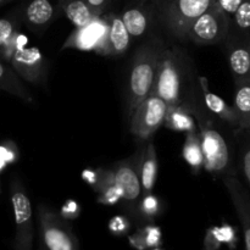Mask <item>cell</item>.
I'll use <instances>...</instances> for the list:
<instances>
[{
    "label": "cell",
    "mask_w": 250,
    "mask_h": 250,
    "mask_svg": "<svg viewBox=\"0 0 250 250\" xmlns=\"http://www.w3.org/2000/svg\"><path fill=\"white\" fill-rule=\"evenodd\" d=\"M161 50L153 45H144L136 53L128 76L127 87V117L150 94L155 80L156 66Z\"/></svg>",
    "instance_id": "obj_1"
},
{
    "label": "cell",
    "mask_w": 250,
    "mask_h": 250,
    "mask_svg": "<svg viewBox=\"0 0 250 250\" xmlns=\"http://www.w3.org/2000/svg\"><path fill=\"white\" fill-rule=\"evenodd\" d=\"M185 82V61L177 49L161 50L156 66L155 80L151 92L167 103L168 106L182 104Z\"/></svg>",
    "instance_id": "obj_2"
},
{
    "label": "cell",
    "mask_w": 250,
    "mask_h": 250,
    "mask_svg": "<svg viewBox=\"0 0 250 250\" xmlns=\"http://www.w3.org/2000/svg\"><path fill=\"white\" fill-rule=\"evenodd\" d=\"M204 154V168L212 175H224L231 165V151L225 137L209 119L199 111H193Z\"/></svg>",
    "instance_id": "obj_3"
},
{
    "label": "cell",
    "mask_w": 250,
    "mask_h": 250,
    "mask_svg": "<svg viewBox=\"0 0 250 250\" xmlns=\"http://www.w3.org/2000/svg\"><path fill=\"white\" fill-rule=\"evenodd\" d=\"M155 4L159 19L171 33L185 39L189 24L217 2L216 0H155Z\"/></svg>",
    "instance_id": "obj_4"
},
{
    "label": "cell",
    "mask_w": 250,
    "mask_h": 250,
    "mask_svg": "<svg viewBox=\"0 0 250 250\" xmlns=\"http://www.w3.org/2000/svg\"><path fill=\"white\" fill-rule=\"evenodd\" d=\"M38 222L44 250H80V243L72 227L46 204L38 205Z\"/></svg>",
    "instance_id": "obj_5"
},
{
    "label": "cell",
    "mask_w": 250,
    "mask_h": 250,
    "mask_svg": "<svg viewBox=\"0 0 250 250\" xmlns=\"http://www.w3.org/2000/svg\"><path fill=\"white\" fill-rule=\"evenodd\" d=\"M229 29V19L215 5L194 20L186 31L185 39L199 45H211L225 42Z\"/></svg>",
    "instance_id": "obj_6"
},
{
    "label": "cell",
    "mask_w": 250,
    "mask_h": 250,
    "mask_svg": "<svg viewBox=\"0 0 250 250\" xmlns=\"http://www.w3.org/2000/svg\"><path fill=\"white\" fill-rule=\"evenodd\" d=\"M11 203L16 225L14 249L33 250V211L31 200L26 194L23 186L19 181H14L11 185Z\"/></svg>",
    "instance_id": "obj_7"
},
{
    "label": "cell",
    "mask_w": 250,
    "mask_h": 250,
    "mask_svg": "<svg viewBox=\"0 0 250 250\" xmlns=\"http://www.w3.org/2000/svg\"><path fill=\"white\" fill-rule=\"evenodd\" d=\"M167 103L158 95L150 94L136 107L131 120V133L139 139H148L165 121Z\"/></svg>",
    "instance_id": "obj_8"
},
{
    "label": "cell",
    "mask_w": 250,
    "mask_h": 250,
    "mask_svg": "<svg viewBox=\"0 0 250 250\" xmlns=\"http://www.w3.org/2000/svg\"><path fill=\"white\" fill-rule=\"evenodd\" d=\"M15 72L27 83L33 85H45L48 81V63L41 50L36 46L19 49L9 61Z\"/></svg>",
    "instance_id": "obj_9"
},
{
    "label": "cell",
    "mask_w": 250,
    "mask_h": 250,
    "mask_svg": "<svg viewBox=\"0 0 250 250\" xmlns=\"http://www.w3.org/2000/svg\"><path fill=\"white\" fill-rule=\"evenodd\" d=\"M106 33L107 22L104 14L87 26L76 28L66 39L61 49L62 50L65 49H77V50L83 51L92 50L104 56Z\"/></svg>",
    "instance_id": "obj_10"
},
{
    "label": "cell",
    "mask_w": 250,
    "mask_h": 250,
    "mask_svg": "<svg viewBox=\"0 0 250 250\" xmlns=\"http://www.w3.org/2000/svg\"><path fill=\"white\" fill-rule=\"evenodd\" d=\"M139 154L136 156L121 160L111 168L114 172L115 185L122 193V199L129 204H136L142 194L141 180L138 172Z\"/></svg>",
    "instance_id": "obj_11"
},
{
    "label": "cell",
    "mask_w": 250,
    "mask_h": 250,
    "mask_svg": "<svg viewBox=\"0 0 250 250\" xmlns=\"http://www.w3.org/2000/svg\"><path fill=\"white\" fill-rule=\"evenodd\" d=\"M155 16H158L155 0H142L128 6L121 14L122 21L131 38H142L146 36Z\"/></svg>",
    "instance_id": "obj_12"
},
{
    "label": "cell",
    "mask_w": 250,
    "mask_h": 250,
    "mask_svg": "<svg viewBox=\"0 0 250 250\" xmlns=\"http://www.w3.org/2000/svg\"><path fill=\"white\" fill-rule=\"evenodd\" d=\"M59 4L51 0H28L22 9V19L33 33H43L59 16Z\"/></svg>",
    "instance_id": "obj_13"
},
{
    "label": "cell",
    "mask_w": 250,
    "mask_h": 250,
    "mask_svg": "<svg viewBox=\"0 0 250 250\" xmlns=\"http://www.w3.org/2000/svg\"><path fill=\"white\" fill-rule=\"evenodd\" d=\"M227 46V60L233 76L234 84L250 80V39H225Z\"/></svg>",
    "instance_id": "obj_14"
},
{
    "label": "cell",
    "mask_w": 250,
    "mask_h": 250,
    "mask_svg": "<svg viewBox=\"0 0 250 250\" xmlns=\"http://www.w3.org/2000/svg\"><path fill=\"white\" fill-rule=\"evenodd\" d=\"M224 183L242 224L246 248L250 250V194L241 181L234 176L225 177Z\"/></svg>",
    "instance_id": "obj_15"
},
{
    "label": "cell",
    "mask_w": 250,
    "mask_h": 250,
    "mask_svg": "<svg viewBox=\"0 0 250 250\" xmlns=\"http://www.w3.org/2000/svg\"><path fill=\"white\" fill-rule=\"evenodd\" d=\"M107 22L106 42H105L104 56H121L128 50L131 36L122 21L121 15L110 12L105 15Z\"/></svg>",
    "instance_id": "obj_16"
},
{
    "label": "cell",
    "mask_w": 250,
    "mask_h": 250,
    "mask_svg": "<svg viewBox=\"0 0 250 250\" xmlns=\"http://www.w3.org/2000/svg\"><path fill=\"white\" fill-rule=\"evenodd\" d=\"M138 172L143 194L153 192L158 177V156L153 142H149L139 154Z\"/></svg>",
    "instance_id": "obj_17"
},
{
    "label": "cell",
    "mask_w": 250,
    "mask_h": 250,
    "mask_svg": "<svg viewBox=\"0 0 250 250\" xmlns=\"http://www.w3.org/2000/svg\"><path fill=\"white\" fill-rule=\"evenodd\" d=\"M199 81L200 88H202L203 93V99H204L205 106L208 107L210 112H212L214 115H216L217 117L222 120V121L227 122L229 126H233L237 128V116L234 109L232 105L227 104L222 98H220L219 95L212 93L209 88V82H208V78L204 76H199L198 78Z\"/></svg>",
    "instance_id": "obj_18"
},
{
    "label": "cell",
    "mask_w": 250,
    "mask_h": 250,
    "mask_svg": "<svg viewBox=\"0 0 250 250\" xmlns=\"http://www.w3.org/2000/svg\"><path fill=\"white\" fill-rule=\"evenodd\" d=\"M0 90L17 97L26 104L34 105L36 99L14 68L0 59Z\"/></svg>",
    "instance_id": "obj_19"
},
{
    "label": "cell",
    "mask_w": 250,
    "mask_h": 250,
    "mask_svg": "<svg viewBox=\"0 0 250 250\" xmlns=\"http://www.w3.org/2000/svg\"><path fill=\"white\" fill-rule=\"evenodd\" d=\"M164 125L168 129L176 132L189 133V132L198 131L197 121L193 116L192 110L188 109L183 103L175 106H167Z\"/></svg>",
    "instance_id": "obj_20"
},
{
    "label": "cell",
    "mask_w": 250,
    "mask_h": 250,
    "mask_svg": "<svg viewBox=\"0 0 250 250\" xmlns=\"http://www.w3.org/2000/svg\"><path fill=\"white\" fill-rule=\"evenodd\" d=\"M58 4L76 28L87 26L99 17L84 0H58Z\"/></svg>",
    "instance_id": "obj_21"
},
{
    "label": "cell",
    "mask_w": 250,
    "mask_h": 250,
    "mask_svg": "<svg viewBox=\"0 0 250 250\" xmlns=\"http://www.w3.org/2000/svg\"><path fill=\"white\" fill-rule=\"evenodd\" d=\"M233 109L237 116V129L249 131L250 129V80L236 84Z\"/></svg>",
    "instance_id": "obj_22"
},
{
    "label": "cell",
    "mask_w": 250,
    "mask_h": 250,
    "mask_svg": "<svg viewBox=\"0 0 250 250\" xmlns=\"http://www.w3.org/2000/svg\"><path fill=\"white\" fill-rule=\"evenodd\" d=\"M182 156L186 163L192 168V172L194 175H198L204 167V154H203L202 143H200L198 131L187 133L185 144H183Z\"/></svg>",
    "instance_id": "obj_23"
},
{
    "label": "cell",
    "mask_w": 250,
    "mask_h": 250,
    "mask_svg": "<svg viewBox=\"0 0 250 250\" xmlns=\"http://www.w3.org/2000/svg\"><path fill=\"white\" fill-rule=\"evenodd\" d=\"M227 37L250 39V0H243L233 16L229 19V29Z\"/></svg>",
    "instance_id": "obj_24"
},
{
    "label": "cell",
    "mask_w": 250,
    "mask_h": 250,
    "mask_svg": "<svg viewBox=\"0 0 250 250\" xmlns=\"http://www.w3.org/2000/svg\"><path fill=\"white\" fill-rule=\"evenodd\" d=\"M129 242L132 246L138 249H144L146 247H158L161 242V229L153 225H149L144 227L142 231L129 237Z\"/></svg>",
    "instance_id": "obj_25"
},
{
    "label": "cell",
    "mask_w": 250,
    "mask_h": 250,
    "mask_svg": "<svg viewBox=\"0 0 250 250\" xmlns=\"http://www.w3.org/2000/svg\"><path fill=\"white\" fill-rule=\"evenodd\" d=\"M139 210L146 219L153 220L160 214L161 203L159 198L154 195L153 193H146V194H144L143 199L139 204Z\"/></svg>",
    "instance_id": "obj_26"
},
{
    "label": "cell",
    "mask_w": 250,
    "mask_h": 250,
    "mask_svg": "<svg viewBox=\"0 0 250 250\" xmlns=\"http://www.w3.org/2000/svg\"><path fill=\"white\" fill-rule=\"evenodd\" d=\"M97 194V202L99 204L104 205H115L122 199L121 190H120V188L115 183L107 186V187L102 188Z\"/></svg>",
    "instance_id": "obj_27"
},
{
    "label": "cell",
    "mask_w": 250,
    "mask_h": 250,
    "mask_svg": "<svg viewBox=\"0 0 250 250\" xmlns=\"http://www.w3.org/2000/svg\"><path fill=\"white\" fill-rule=\"evenodd\" d=\"M19 29V22L17 19L14 16L2 17L0 19V51L4 46L5 42L11 37V34L15 31Z\"/></svg>",
    "instance_id": "obj_28"
},
{
    "label": "cell",
    "mask_w": 250,
    "mask_h": 250,
    "mask_svg": "<svg viewBox=\"0 0 250 250\" xmlns=\"http://www.w3.org/2000/svg\"><path fill=\"white\" fill-rule=\"evenodd\" d=\"M0 160L9 164H15L19 160V149L12 141H6L0 144Z\"/></svg>",
    "instance_id": "obj_29"
},
{
    "label": "cell",
    "mask_w": 250,
    "mask_h": 250,
    "mask_svg": "<svg viewBox=\"0 0 250 250\" xmlns=\"http://www.w3.org/2000/svg\"><path fill=\"white\" fill-rule=\"evenodd\" d=\"M129 227H131V224H129L128 219L121 216V215L114 216L109 222V229L116 236H122V234L127 233Z\"/></svg>",
    "instance_id": "obj_30"
},
{
    "label": "cell",
    "mask_w": 250,
    "mask_h": 250,
    "mask_svg": "<svg viewBox=\"0 0 250 250\" xmlns=\"http://www.w3.org/2000/svg\"><path fill=\"white\" fill-rule=\"evenodd\" d=\"M81 212V207L76 200L68 199L66 200L65 204L61 208L60 215L66 220H75L76 217H78Z\"/></svg>",
    "instance_id": "obj_31"
},
{
    "label": "cell",
    "mask_w": 250,
    "mask_h": 250,
    "mask_svg": "<svg viewBox=\"0 0 250 250\" xmlns=\"http://www.w3.org/2000/svg\"><path fill=\"white\" fill-rule=\"evenodd\" d=\"M241 167L244 178H246L247 183H248L250 188V143H247L246 146H244L243 151H242Z\"/></svg>",
    "instance_id": "obj_32"
},
{
    "label": "cell",
    "mask_w": 250,
    "mask_h": 250,
    "mask_svg": "<svg viewBox=\"0 0 250 250\" xmlns=\"http://www.w3.org/2000/svg\"><path fill=\"white\" fill-rule=\"evenodd\" d=\"M216 2L220 9L226 14V16L231 19L234 12H236V10L238 9L239 5L243 2V0H216Z\"/></svg>",
    "instance_id": "obj_33"
},
{
    "label": "cell",
    "mask_w": 250,
    "mask_h": 250,
    "mask_svg": "<svg viewBox=\"0 0 250 250\" xmlns=\"http://www.w3.org/2000/svg\"><path fill=\"white\" fill-rule=\"evenodd\" d=\"M88 5L90 6V9L98 15V16H103L105 14V11L107 10V7L110 6V4L112 2V0H84Z\"/></svg>",
    "instance_id": "obj_34"
},
{
    "label": "cell",
    "mask_w": 250,
    "mask_h": 250,
    "mask_svg": "<svg viewBox=\"0 0 250 250\" xmlns=\"http://www.w3.org/2000/svg\"><path fill=\"white\" fill-rule=\"evenodd\" d=\"M98 177H99V171L97 170H90V168H85L82 171V178L85 183L90 186V187H94L98 182Z\"/></svg>",
    "instance_id": "obj_35"
},
{
    "label": "cell",
    "mask_w": 250,
    "mask_h": 250,
    "mask_svg": "<svg viewBox=\"0 0 250 250\" xmlns=\"http://www.w3.org/2000/svg\"><path fill=\"white\" fill-rule=\"evenodd\" d=\"M204 244L207 250H216L220 247V244H221L219 242V239L216 238V236L214 234V232H212V229L208 231Z\"/></svg>",
    "instance_id": "obj_36"
},
{
    "label": "cell",
    "mask_w": 250,
    "mask_h": 250,
    "mask_svg": "<svg viewBox=\"0 0 250 250\" xmlns=\"http://www.w3.org/2000/svg\"><path fill=\"white\" fill-rule=\"evenodd\" d=\"M6 165H7V164L5 163V161L0 160V172H2V171L5 170V167H6Z\"/></svg>",
    "instance_id": "obj_37"
},
{
    "label": "cell",
    "mask_w": 250,
    "mask_h": 250,
    "mask_svg": "<svg viewBox=\"0 0 250 250\" xmlns=\"http://www.w3.org/2000/svg\"><path fill=\"white\" fill-rule=\"evenodd\" d=\"M14 1V0H0V6H2V5L7 4V2H11Z\"/></svg>",
    "instance_id": "obj_38"
},
{
    "label": "cell",
    "mask_w": 250,
    "mask_h": 250,
    "mask_svg": "<svg viewBox=\"0 0 250 250\" xmlns=\"http://www.w3.org/2000/svg\"><path fill=\"white\" fill-rule=\"evenodd\" d=\"M155 250H159V249H155Z\"/></svg>",
    "instance_id": "obj_39"
},
{
    "label": "cell",
    "mask_w": 250,
    "mask_h": 250,
    "mask_svg": "<svg viewBox=\"0 0 250 250\" xmlns=\"http://www.w3.org/2000/svg\"><path fill=\"white\" fill-rule=\"evenodd\" d=\"M248 132H250V129H249V131H248Z\"/></svg>",
    "instance_id": "obj_40"
}]
</instances>
